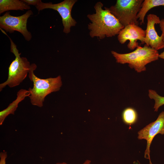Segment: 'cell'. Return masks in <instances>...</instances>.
Segmentation results:
<instances>
[{"instance_id": "cell-1", "label": "cell", "mask_w": 164, "mask_h": 164, "mask_svg": "<svg viewBox=\"0 0 164 164\" xmlns=\"http://www.w3.org/2000/svg\"><path fill=\"white\" fill-rule=\"evenodd\" d=\"M101 2L94 6L95 13L89 14L87 16L91 22L88 25L89 35L93 38L96 37L100 39L118 35L124 27L111 12L108 8L104 7Z\"/></svg>"}, {"instance_id": "cell-2", "label": "cell", "mask_w": 164, "mask_h": 164, "mask_svg": "<svg viewBox=\"0 0 164 164\" xmlns=\"http://www.w3.org/2000/svg\"><path fill=\"white\" fill-rule=\"evenodd\" d=\"M36 67L35 64H31L28 73L29 77L33 83V88L28 89L30 94L29 97L32 105L41 107L46 97L52 92L59 91L62 83L60 76L45 79L38 77L34 73Z\"/></svg>"}, {"instance_id": "cell-3", "label": "cell", "mask_w": 164, "mask_h": 164, "mask_svg": "<svg viewBox=\"0 0 164 164\" xmlns=\"http://www.w3.org/2000/svg\"><path fill=\"white\" fill-rule=\"evenodd\" d=\"M111 52L117 63L128 64L131 68L137 73L146 71V66L148 64L159 58L158 51L145 44L143 47L139 45L134 51L128 53H120L114 51Z\"/></svg>"}, {"instance_id": "cell-4", "label": "cell", "mask_w": 164, "mask_h": 164, "mask_svg": "<svg viewBox=\"0 0 164 164\" xmlns=\"http://www.w3.org/2000/svg\"><path fill=\"white\" fill-rule=\"evenodd\" d=\"M0 29L9 39L10 51L15 56L9 67L8 79L5 81L0 84L1 91L6 86L12 88L19 85L26 77L30 69L31 64L26 57L20 56L21 53H19L16 45L4 30Z\"/></svg>"}, {"instance_id": "cell-5", "label": "cell", "mask_w": 164, "mask_h": 164, "mask_svg": "<svg viewBox=\"0 0 164 164\" xmlns=\"http://www.w3.org/2000/svg\"><path fill=\"white\" fill-rule=\"evenodd\" d=\"M143 0H117L108 9L124 27L131 24L138 25L137 15Z\"/></svg>"}, {"instance_id": "cell-6", "label": "cell", "mask_w": 164, "mask_h": 164, "mask_svg": "<svg viewBox=\"0 0 164 164\" xmlns=\"http://www.w3.org/2000/svg\"><path fill=\"white\" fill-rule=\"evenodd\" d=\"M10 12H6L0 16V29L10 33L15 31L19 32L27 41H29L32 35L27 28V23L29 17L33 14L31 10H28L25 13L19 16L10 15Z\"/></svg>"}, {"instance_id": "cell-7", "label": "cell", "mask_w": 164, "mask_h": 164, "mask_svg": "<svg viewBox=\"0 0 164 164\" xmlns=\"http://www.w3.org/2000/svg\"><path fill=\"white\" fill-rule=\"evenodd\" d=\"M77 0H64L56 4L51 2L44 3L41 1L36 6L39 12L45 9H50L57 11L62 18L63 26V32L68 34L70 32L72 27L75 26L77 22L71 15L72 8Z\"/></svg>"}, {"instance_id": "cell-8", "label": "cell", "mask_w": 164, "mask_h": 164, "mask_svg": "<svg viewBox=\"0 0 164 164\" xmlns=\"http://www.w3.org/2000/svg\"><path fill=\"white\" fill-rule=\"evenodd\" d=\"M164 135V111L159 115L156 120L149 124L138 132V139L147 141L144 157L149 160V164H152L150 159V148L154 137L158 134Z\"/></svg>"}, {"instance_id": "cell-9", "label": "cell", "mask_w": 164, "mask_h": 164, "mask_svg": "<svg viewBox=\"0 0 164 164\" xmlns=\"http://www.w3.org/2000/svg\"><path fill=\"white\" fill-rule=\"evenodd\" d=\"M145 30L138 25L131 24L124 27L120 31L118 35V39L121 44L129 40L128 48L130 50H134L139 46L137 40L140 41L141 44L145 43Z\"/></svg>"}, {"instance_id": "cell-10", "label": "cell", "mask_w": 164, "mask_h": 164, "mask_svg": "<svg viewBox=\"0 0 164 164\" xmlns=\"http://www.w3.org/2000/svg\"><path fill=\"white\" fill-rule=\"evenodd\" d=\"M147 19L145 44L157 50L164 48V41L161 36L158 35L155 27V24H159V17L155 14H150L147 15Z\"/></svg>"}, {"instance_id": "cell-11", "label": "cell", "mask_w": 164, "mask_h": 164, "mask_svg": "<svg viewBox=\"0 0 164 164\" xmlns=\"http://www.w3.org/2000/svg\"><path fill=\"white\" fill-rule=\"evenodd\" d=\"M30 95L28 90L24 89L20 90L17 93V97L15 100L10 104L5 109L0 112V124L2 125L5 118L9 114H14L19 104L25 98Z\"/></svg>"}, {"instance_id": "cell-12", "label": "cell", "mask_w": 164, "mask_h": 164, "mask_svg": "<svg viewBox=\"0 0 164 164\" xmlns=\"http://www.w3.org/2000/svg\"><path fill=\"white\" fill-rule=\"evenodd\" d=\"M30 6L19 0H0V14L11 10H29Z\"/></svg>"}, {"instance_id": "cell-13", "label": "cell", "mask_w": 164, "mask_h": 164, "mask_svg": "<svg viewBox=\"0 0 164 164\" xmlns=\"http://www.w3.org/2000/svg\"><path fill=\"white\" fill-rule=\"evenodd\" d=\"M161 6H164V0H144L140 10L137 15V18L140 21V24L144 23L146 14L150 9Z\"/></svg>"}, {"instance_id": "cell-14", "label": "cell", "mask_w": 164, "mask_h": 164, "mask_svg": "<svg viewBox=\"0 0 164 164\" xmlns=\"http://www.w3.org/2000/svg\"><path fill=\"white\" fill-rule=\"evenodd\" d=\"M138 114L135 110L131 107L125 109L122 113V118L126 125H132L135 123L138 119Z\"/></svg>"}, {"instance_id": "cell-15", "label": "cell", "mask_w": 164, "mask_h": 164, "mask_svg": "<svg viewBox=\"0 0 164 164\" xmlns=\"http://www.w3.org/2000/svg\"><path fill=\"white\" fill-rule=\"evenodd\" d=\"M148 92L149 98L154 101L153 108L154 111L157 112L160 107L164 105V97L159 95L155 91L152 89H149Z\"/></svg>"}, {"instance_id": "cell-16", "label": "cell", "mask_w": 164, "mask_h": 164, "mask_svg": "<svg viewBox=\"0 0 164 164\" xmlns=\"http://www.w3.org/2000/svg\"><path fill=\"white\" fill-rule=\"evenodd\" d=\"M7 157V154L6 152H3L0 153V164H6V160Z\"/></svg>"}, {"instance_id": "cell-17", "label": "cell", "mask_w": 164, "mask_h": 164, "mask_svg": "<svg viewBox=\"0 0 164 164\" xmlns=\"http://www.w3.org/2000/svg\"><path fill=\"white\" fill-rule=\"evenodd\" d=\"M23 2L29 5H32L36 6L41 1V0H21Z\"/></svg>"}, {"instance_id": "cell-18", "label": "cell", "mask_w": 164, "mask_h": 164, "mask_svg": "<svg viewBox=\"0 0 164 164\" xmlns=\"http://www.w3.org/2000/svg\"><path fill=\"white\" fill-rule=\"evenodd\" d=\"M159 26L162 32L161 36L164 41V19H162L160 20Z\"/></svg>"}, {"instance_id": "cell-19", "label": "cell", "mask_w": 164, "mask_h": 164, "mask_svg": "<svg viewBox=\"0 0 164 164\" xmlns=\"http://www.w3.org/2000/svg\"><path fill=\"white\" fill-rule=\"evenodd\" d=\"M91 161L89 160H86L82 164H91ZM56 164H68L65 162H58Z\"/></svg>"}, {"instance_id": "cell-20", "label": "cell", "mask_w": 164, "mask_h": 164, "mask_svg": "<svg viewBox=\"0 0 164 164\" xmlns=\"http://www.w3.org/2000/svg\"><path fill=\"white\" fill-rule=\"evenodd\" d=\"M159 58L164 59V51L159 55Z\"/></svg>"}, {"instance_id": "cell-21", "label": "cell", "mask_w": 164, "mask_h": 164, "mask_svg": "<svg viewBox=\"0 0 164 164\" xmlns=\"http://www.w3.org/2000/svg\"><path fill=\"white\" fill-rule=\"evenodd\" d=\"M136 164H140L139 163H135Z\"/></svg>"}]
</instances>
